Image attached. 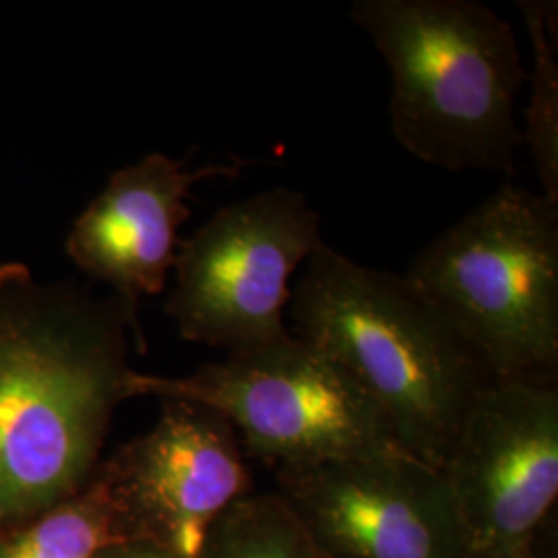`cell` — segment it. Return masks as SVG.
<instances>
[{"instance_id": "obj_8", "label": "cell", "mask_w": 558, "mask_h": 558, "mask_svg": "<svg viewBox=\"0 0 558 558\" xmlns=\"http://www.w3.org/2000/svg\"><path fill=\"white\" fill-rule=\"evenodd\" d=\"M274 490L325 558H470L439 470L408 453L278 468Z\"/></svg>"}, {"instance_id": "obj_4", "label": "cell", "mask_w": 558, "mask_h": 558, "mask_svg": "<svg viewBox=\"0 0 558 558\" xmlns=\"http://www.w3.org/2000/svg\"><path fill=\"white\" fill-rule=\"evenodd\" d=\"M403 276L495 379H555L558 203L507 182L426 244Z\"/></svg>"}, {"instance_id": "obj_7", "label": "cell", "mask_w": 558, "mask_h": 558, "mask_svg": "<svg viewBox=\"0 0 558 558\" xmlns=\"http://www.w3.org/2000/svg\"><path fill=\"white\" fill-rule=\"evenodd\" d=\"M94 480L120 542H151L182 558H199L216 519L248 495L234 426L189 399H161L154 428L101 461Z\"/></svg>"}, {"instance_id": "obj_14", "label": "cell", "mask_w": 558, "mask_h": 558, "mask_svg": "<svg viewBox=\"0 0 558 558\" xmlns=\"http://www.w3.org/2000/svg\"><path fill=\"white\" fill-rule=\"evenodd\" d=\"M98 558H182L161 546H156L151 542H117L104 548Z\"/></svg>"}, {"instance_id": "obj_6", "label": "cell", "mask_w": 558, "mask_h": 558, "mask_svg": "<svg viewBox=\"0 0 558 558\" xmlns=\"http://www.w3.org/2000/svg\"><path fill=\"white\" fill-rule=\"evenodd\" d=\"M323 242L320 216L294 189L236 201L177 251L166 311L186 341L246 354L292 338L290 279Z\"/></svg>"}, {"instance_id": "obj_10", "label": "cell", "mask_w": 558, "mask_h": 558, "mask_svg": "<svg viewBox=\"0 0 558 558\" xmlns=\"http://www.w3.org/2000/svg\"><path fill=\"white\" fill-rule=\"evenodd\" d=\"M248 161L186 170L184 161L149 154L114 172L66 236V255L89 278L106 283L140 325L141 299L160 294L177 263L179 228L189 220L193 184L239 177Z\"/></svg>"}, {"instance_id": "obj_12", "label": "cell", "mask_w": 558, "mask_h": 558, "mask_svg": "<svg viewBox=\"0 0 558 558\" xmlns=\"http://www.w3.org/2000/svg\"><path fill=\"white\" fill-rule=\"evenodd\" d=\"M534 48L532 96L521 129L523 145L536 163L542 195L558 203V60L557 2L519 0Z\"/></svg>"}, {"instance_id": "obj_1", "label": "cell", "mask_w": 558, "mask_h": 558, "mask_svg": "<svg viewBox=\"0 0 558 558\" xmlns=\"http://www.w3.org/2000/svg\"><path fill=\"white\" fill-rule=\"evenodd\" d=\"M119 300L0 265V530L77 495L101 463L110 422L133 398Z\"/></svg>"}, {"instance_id": "obj_13", "label": "cell", "mask_w": 558, "mask_h": 558, "mask_svg": "<svg viewBox=\"0 0 558 558\" xmlns=\"http://www.w3.org/2000/svg\"><path fill=\"white\" fill-rule=\"evenodd\" d=\"M199 558H325L276 493L246 495L211 525Z\"/></svg>"}, {"instance_id": "obj_2", "label": "cell", "mask_w": 558, "mask_h": 558, "mask_svg": "<svg viewBox=\"0 0 558 558\" xmlns=\"http://www.w3.org/2000/svg\"><path fill=\"white\" fill-rule=\"evenodd\" d=\"M288 308L292 333L341 364L399 447L440 472L474 399L495 379L451 320L405 276L360 265L325 240Z\"/></svg>"}, {"instance_id": "obj_15", "label": "cell", "mask_w": 558, "mask_h": 558, "mask_svg": "<svg viewBox=\"0 0 558 558\" xmlns=\"http://www.w3.org/2000/svg\"><path fill=\"white\" fill-rule=\"evenodd\" d=\"M534 539H523L518 544L499 546V548H486V550H474L470 558H538L534 550Z\"/></svg>"}, {"instance_id": "obj_9", "label": "cell", "mask_w": 558, "mask_h": 558, "mask_svg": "<svg viewBox=\"0 0 558 558\" xmlns=\"http://www.w3.org/2000/svg\"><path fill=\"white\" fill-rule=\"evenodd\" d=\"M474 550L536 538L558 497L555 379H493L440 468Z\"/></svg>"}, {"instance_id": "obj_11", "label": "cell", "mask_w": 558, "mask_h": 558, "mask_svg": "<svg viewBox=\"0 0 558 558\" xmlns=\"http://www.w3.org/2000/svg\"><path fill=\"white\" fill-rule=\"evenodd\" d=\"M117 542L110 502L92 476L77 495L0 530V558H98Z\"/></svg>"}, {"instance_id": "obj_5", "label": "cell", "mask_w": 558, "mask_h": 558, "mask_svg": "<svg viewBox=\"0 0 558 558\" xmlns=\"http://www.w3.org/2000/svg\"><path fill=\"white\" fill-rule=\"evenodd\" d=\"M131 391L214 408L230 420L240 445L274 470L405 453L359 380L294 333L186 377L135 373Z\"/></svg>"}, {"instance_id": "obj_3", "label": "cell", "mask_w": 558, "mask_h": 558, "mask_svg": "<svg viewBox=\"0 0 558 558\" xmlns=\"http://www.w3.org/2000/svg\"><path fill=\"white\" fill-rule=\"evenodd\" d=\"M350 17L393 81L391 129L416 160L513 174L525 80L513 27L474 0H354Z\"/></svg>"}]
</instances>
